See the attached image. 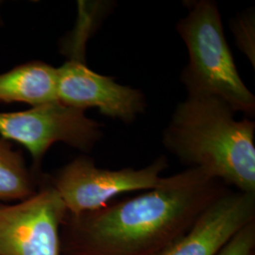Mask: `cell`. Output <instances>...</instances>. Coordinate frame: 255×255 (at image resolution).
I'll list each match as a JSON object with an SVG mask.
<instances>
[{
  "label": "cell",
  "instance_id": "obj_1",
  "mask_svg": "<svg viewBox=\"0 0 255 255\" xmlns=\"http://www.w3.org/2000/svg\"><path fill=\"white\" fill-rule=\"evenodd\" d=\"M223 184L189 167L134 198L80 216L67 214L65 255H164L228 191Z\"/></svg>",
  "mask_w": 255,
  "mask_h": 255
},
{
  "label": "cell",
  "instance_id": "obj_2",
  "mask_svg": "<svg viewBox=\"0 0 255 255\" xmlns=\"http://www.w3.org/2000/svg\"><path fill=\"white\" fill-rule=\"evenodd\" d=\"M235 114L218 98L187 96L164 128L163 144L182 164L255 193V122Z\"/></svg>",
  "mask_w": 255,
  "mask_h": 255
},
{
  "label": "cell",
  "instance_id": "obj_3",
  "mask_svg": "<svg viewBox=\"0 0 255 255\" xmlns=\"http://www.w3.org/2000/svg\"><path fill=\"white\" fill-rule=\"evenodd\" d=\"M187 7V15L176 29L188 51V64L181 77L188 96L218 98L235 113L254 117L255 95L238 73L217 4L200 0Z\"/></svg>",
  "mask_w": 255,
  "mask_h": 255
},
{
  "label": "cell",
  "instance_id": "obj_4",
  "mask_svg": "<svg viewBox=\"0 0 255 255\" xmlns=\"http://www.w3.org/2000/svg\"><path fill=\"white\" fill-rule=\"evenodd\" d=\"M0 135L27 148L35 171L47 150L61 142L82 152H90L103 136L102 125L60 101L27 111L0 113Z\"/></svg>",
  "mask_w": 255,
  "mask_h": 255
},
{
  "label": "cell",
  "instance_id": "obj_5",
  "mask_svg": "<svg viewBox=\"0 0 255 255\" xmlns=\"http://www.w3.org/2000/svg\"><path fill=\"white\" fill-rule=\"evenodd\" d=\"M167 159L162 156L146 167L110 170L99 168L85 156L62 167L52 179L54 188L69 216L95 212L108 205L115 197L128 192L150 190L163 180Z\"/></svg>",
  "mask_w": 255,
  "mask_h": 255
},
{
  "label": "cell",
  "instance_id": "obj_6",
  "mask_svg": "<svg viewBox=\"0 0 255 255\" xmlns=\"http://www.w3.org/2000/svg\"><path fill=\"white\" fill-rule=\"evenodd\" d=\"M67 211L50 185L15 203L0 204V255H62Z\"/></svg>",
  "mask_w": 255,
  "mask_h": 255
},
{
  "label": "cell",
  "instance_id": "obj_7",
  "mask_svg": "<svg viewBox=\"0 0 255 255\" xmlns=\"http://www.w3.org/2000/svg\"><path fill=\"white\" fill-rule=\"evenodd\" d=\"M58 100L66 106L98 108L101 115L126 124L146 111V97L139 89L93 71L83 60L70 59L58 67Z\"/></svg>",
  "mask_w": 255,
  "mask_h": 255
},
{
  "label": "cell",
  "instance_id": "obj_8",
  "mask_svg": "<svg viewBox=\"0 0 255 255\" xmlns=\"http://www.w3.org/2000/svg\"><path fill=\"white\" fill-rule=\"evenodd\" d=\"M255 221V193L228 191L204 210L164 255H217L237 233Z\"/></svg>",
  "mask_w": 255,
  "mask_h": 255
},
{
  "label": "cell",
  "instance_id": "obj_9",
  "mask_svg": "<svg viewBox=\"0 0 255 255\" xmlns=\"http://www.w3.org/2000/svg\"><path fill=\"white\" fill-rule=\"evenodd\" d=\"M58 67L41 61L20 64L0 74V102L32 107L58 100Z\"/></svg>",
  "mask_w": 255,
  "mask_h": 255
},
{
  "label": "cell",
  "instance_id": "obj_10",
  "mask_svg": "<svg viewBox=\"0 0 255 255\" xmlns=\"http://www.w3.org/2000/svg\"><path fill=\"white\" fill-rule=\"evenodd\" d=\"M39 189L36 176L21 151L12 149L11 143L0 137V204L27 200Z\"/></svg>",
  "mask_w": 255,
  "mask_h": 255
},
{
  "label": "cell",
  "instance_id": "obj_11",
  "mask_svg": "<svg viewBox=\"0 0 255 255\" xmlns=\"http://www.w3.org/2000/svg\"><path fill=\"white\" fill-rule=\"evenodd\" d=\"M255 221L248 224L233 237L217 255H254Z\"/></svg>",
  "mask_w": 255,
  "mask_h": 255
},
{
  "label": "cell",
  "instance_id": "obj_12",
  "mask_svg": "<svg viewBox=\"0 0 255 255\" xmlns=\"http://www.w3.org/2000/svg\"><path fill=\"white\" fill-rule=\"evenodd\" d=\"M234 32L237 38V43L241 47V50L245 51L251 62L255 65V17L252 16V12L243 14V16L236 20L234 24Z\"/></svg>",
  "mask_w": 255,
  "mask_h": 255
},
{
  "label": "cell",
  "instance_id": "obj_13",
  "mask_svg": "<svg viewBox=\"0 0 255 255\" xmlns=\"http://www.w3.org/2000/svg\"><path fill=\"white\" fill-rule=\"evenodd\" d=\"M1 5H2V2L0 1V7H1ZM1 21H2V18H1V14H0V24H1Z\"/></svg>",
  "mask_w": 255,
  "mask_h": 255
}]
</instances>
